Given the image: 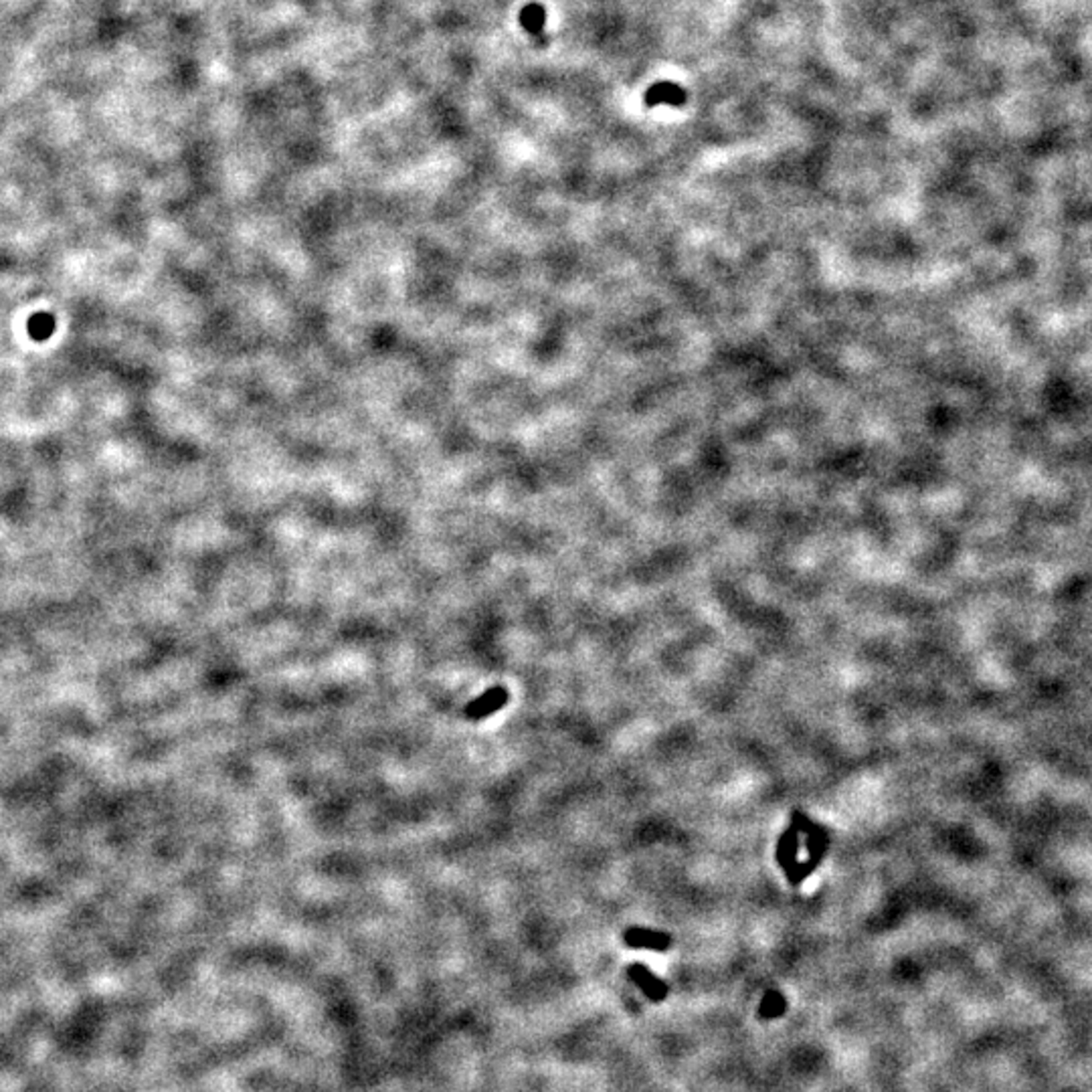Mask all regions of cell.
<instances>
[{"instance_id": "cell-1", "label": "cell", "mask_w": 1092, "mask_h": 1092, "mask_svg": "<svg viewBox=\"0 0 1092 1092\" xmlns=\"http://www.w3.org/2000/svg\"><path fill=\"white\" fill-rule=\"evenodd\" d=\"M508 690L502 686H494L486 690L484 694L478 696L476 700H471L468 706L463 709V717L468 720H484L488 717H492L500 709H504L506 704H508Z\"/></svg>"}, {"instance_id": "cell-2", "label": "cell", "mask_w": 1092, "mask_h": 1092, "mask_svg": "<svg viewBox=\"0 0 1092 1092\" xmlns=\"http://www.w3.org/2000/svg\"><path fill=\"white\" fill-rule=\"evenodd\" d=\"M628 975L633 983H636L641 993L646 995L647 1000L652 1001H664L668 998L670 987L665 982H662L660 977L654 975L652 971H649L646 965H641V963H636V965H631L628 969Z\"/></svg>"}, {"instance_id": "cell-3", "label": "cell", "mask_w": 1092, "mask_h": 1092, "mask_svg": "<svg viewBox=\"0 0 1092 1092\" xmlns=\"http://www.w3.org/2000/svg\"><path fill=\"white\" fill-rule=\"evenodd\" d=\"M623 941L633 949H652V951H665L672 945V937L657 930L647 929H628L623 935Z\"/></svg>"}, {"instance_id": "cell-4", "label": "cell", "mask_w": 1092, "mask_h": 1092, "mask_svg": "<svg viewBox=\"0 0 1092 1092\" xmlns=\"http://www.w3.org/2000/svg\"><path fill=\"white\" fill-rule=\"evenodd\" d=\"M644 101L649 108L660 106V103H665V106H684L686 92L676 84L660 82V84H654L652 87H649V90L646 92Z\"/></svg>"}, {"instance_id": "cell-5", "label": "cell", "mask_w": 1092, "mask_h": 1092, "mask_svg": "<svg viewBox=\"0 0 1092 1092\" xmlns=\"http://www.w3.org/2000/svg\"><path fill=\"white\" fill-rule=\"evenodd\" d=\"M785 1011H787V1000L781 991L769 990L765 995H762L761 1006H759V1016L762 1019H777V1017H781Z\"/></svg>"}, {"instance_id": "cell-6", "label": "cell", "mask_w": 1092, "mask_h": 1092, "mask_svg": "<svg viewBox=\"0 0 1092 1092\" xmlns=\"http://www.w3.org/2000/svg\"><path fill=\"white\" fill-rule=\"evenodd\" d=\"M55 330V318L51 314H47V312H41V314H35L33 318L29 320V334L33 336L35 340H47Z\"/></svg>"}, {"instance_id": "cell-7", "label": "cell", "mask_w": 1092, "mask_h": 1092, "mask_svg": "<svg viewBox=\"0 0 1092 1092\" xmlns=\"http://www.w3.org/2000/svg\"><path fill=\"white\" fill-rule=\"evenodd\" d=\"M520 17H522V25H524L530 33H541V29L544 25V17H546L542 6L530 4L524 11H522Z\"/></svg>"}]
</instances>
